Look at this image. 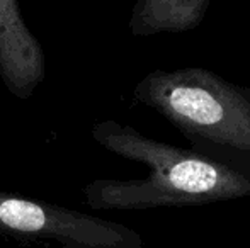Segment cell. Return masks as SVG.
Instances as JSON below:
<instances>
[{
    "mask_svg": "<svg viewBox=\"0 0 250 248\" xmlns=\"http://www.w3.org/2000/svg\"><path fill=\"white\" fill-rule=\"evenodd\" d=\"M90 134L104 150L148 169L143 179H101L87 184L82 192L92 209L184 208L250 195V170L192 148L158 141L114 119L96 123Z\"/></svg>",
    "mask_w": 250,
    "mask_h": 248,
    "instance_id": "1",
    "label": "cell"
},
{
    "mask_svg": "<svg viewBox=\"0 0 250 248\" xmlns=\"http://www.w3.org/2000/svg\"><path fill=\"white\" fill-rule=\"evenodd\" d=\"M133 99L164 117L192 150L250 170V87L204 66L157 68L136 83Z\"/></svg>",
    "mask_w": 250,
    "mask_h": 248,
    "instance_id": "2",
    "label": "cell"
},
{
    "mask_svg": "<svg viewBox=\"0 0 250 248\" xmlns=\"http://www.w3.org/2000/svg\"><path fill=\"white\" fill-rule=\"evenodd\" d=\"M0 235L22 242H53L62 248H142L125 225L75 209L0 191Z\"/></svg>",
    "mask_w": 250,
    "mask_h": 248,
    "instance_id": "3",
    "label": "cell"
},
{
    "mask_svg": "<svg viewBox=\"0 0 250 248\" xmlns=\"http://www.w3.org/2000/svg\"><path fill=\"white\" fill-rule=\"evenodd\" d=\"M46 78V57L17 0H0V80L17 99H29Z\"/></svg>",
    "mask_w": 250,
    "mask_h": 248,
    "instance_id": "4",
    "label": "cell"
},
{
    "mask_svg": "<svg viewBox=\"0 0 250 248\" xmlns=\"http://www.w3.org/2000/svg\"><path fill=\"white\" fill-rule=\"evenodd\" d=\"M213 0H136L129 16L135 38L184 34L203 24Z\"/></svg>",
    "mask_w": 250,
    "mask_h": 248,
    "instance_id": "5",
    "label": "cell"
}]
</instances>
